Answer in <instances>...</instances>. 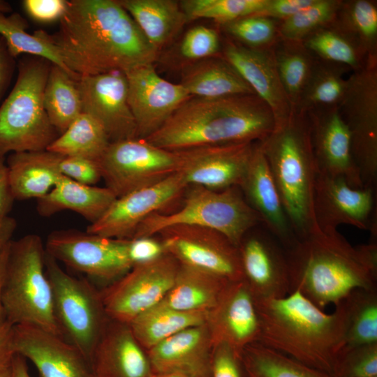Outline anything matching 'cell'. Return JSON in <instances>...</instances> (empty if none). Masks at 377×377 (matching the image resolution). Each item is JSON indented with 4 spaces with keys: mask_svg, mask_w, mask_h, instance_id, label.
I'll return each instance as SVG.
<instances>
[{
    "mask_svg": "<svg viewBox=\"0 0 377 377\" xmlns=\"http://www.w3.org/2000/svg\"><path fill=\"white\" fill-rule=\"evenodd\" d=\"M207 312L184 311L159 303L142 312L128 325L146 350L191 327L206 323Z\"/></svg>",
    "mask_w": 377,
    "mask_h": 377,
    "instance_id": "33",
    "label": "cell"
},
{
    "mask_svg": "<svg viewBox=\"0 0 377 377\" xmlns=\"http://www.w3.org/2000/svg\"><path fill=\"white\" fill-rule=\"evenodd\" d=\"M213 346L226 343L241 354L258 341L260 321L255 298L244 280L230 281L205 323Z\"/></svg>",
    "mask_w": 377,
    "mask_h": 377,
    "instance_id": "23",
    "label": "cell"
},
{
    "mask_svg": "<svg viewBox=\"0 0 377 377\" xmlns=\"http://www.w3.org/2000/svg\"><path fill=\"white\" fill-rule=\"evenodd\" d=\"M348 327L344 349L377 343V289H357L344 299Z\"/></svg>",
    "mask_w": 377,
    "mask_h": 377,
    "instance_id": "42",
    "label": "cell"
},
{
    "mask_svg": "<svg viewBox=\"0 0 377 377\" xmlns=\"http://www.w3.org/2000/svg\"><path fill=\"white\" fill-rule=\"evenodd\" d=\"M165 253L161 241L153 236L128 239V256L133 267L153 261Z\"/></svg>",
    "mask_w": 377,
    "mask_h": 377,
    "instance_id": "51",
    "label": "cell"
},
{
    "mask_svg": "<svg viewBox=\"0 0 377 377\" xmlns=\"http://www.w3.org/2000/svg\"><path fill=\"white\" fill-rule=\"evenodd\" d=\"M213 344L206 324L187 328L147 351L152 372L211 377Z\"/></svg>",
    "mask_w": 377,
    "mask_h": 377,
    "instance_id": "27",
    "label": "cell"
},
{
    "mask_svg": "<svg viewBox=\"0 0 377 377\" xmlns=\"http://www.w3.org/2000/svg\"><path fill=\"white\" fill-rule=\"evenodd\" d=\"M110 143L102 126L90 115L82 112L46 149L61 156H81L98 161Z\"/></svg>",
    "mask_w": 377,
    "mask_h": 377,
    "instance_id": "38",
    "label": "cell"
},
{
    "mask_svg": "<svg viewBox=\"0 0 377 377\" xmlns=\"http://www.w3.org/2000/svg\"><path fill=\"white\" fill-rule=\"evenodd\" d=\"M290 292L318 307L337 305L357 289H377V244L353 246L337 230L317 228L285 250Z\"/></svg>",
    "mask_w": 377,
    "mask_h": 377,
    "instance_id": "2",
    "label": "cell"
},
{
    "mask_svg": "<svg viewBox=\"0 0 377 377\" xmlns=\"http://www.w3.org/2000/svg\"><path fill=\"white\" fill-rule=\"evenodd\" d=\"M179 267L175 258L165 253L153 261L133 266L100 290L109 319L128 324L159 304L172 286Z\"/></svg>",
    "mask_w": 377,
    "mask_h": 377,
    "instance_id": "13",
    "label": "cell"
},
{
    "mask_svg": "<svg viewBox=\"0 0 377 377\" xmlns=\"http://www.w3.org/2000/svg\"><path fill=\"white\" fill-rule=\"evenodd\" d=\"M15 68V58L9 52L0 35V103L5 94Z\"/></svg>",
    "mask_w": 377,
    "mask_h": 377,
    "instance_id": "53",
    "label": "cell"
},
{
    "mask_svg": "<svg viewBox=\"0 0 377 377\" xmlns=\"http://www.w3.org/2000/svg\"><path fill=\"white\" fill-rule=\"evenodd\" d=\"M158 234L165 253L180 264L230 281L244 280L238 246L220 232L197 226L177 225Z\"/></svg>",
    "mask_w": 377,
    "mask_h": 377,
    "instance_id": "14",
    "label": "cell"
},
{
    "mask_svg": "<svg viewBox=\"0 0 377 377\" xmlns=\"http://www.w3.org/2000/svg\"><path fill=\"white\" fill-rule=\"evenodd\" d=\"M377 376V343L345 349L332 377Z\"/></svg>",
    "mask_w": 377,
    "mask_h": 377,
    "instance_id": "46",
    "label": "cell"
},
{
    "mask_svg": "<svg viewBox=\"0 0 377 377\" xmlns=\"http://www.w3.org/2000/svg\"><path fill=\"white\" fill-rule=\"evenodd\" d=\"M98 163L106 187L117 198L156 184L180 170L177 151L139 138L110 142Z\"/></svg>",
    "mask_w": 377,
    "mask_h": 377,
    "instance_id": "11",
    "label": "cell"
},
{
    "mask_svg": "<svg viewBox=\"0 0 377 377\" xmlns=\"http://www.w3.org/2000/svg\"><path fill=\"white\" fill-rule=\"evenodd\" d=\"M13 326L6 321L0 327V369L8 364L14 355L11 348Z\"/></svg>",
    "mask_w": 377,
    "mask_h": 377,
    "instance_id": "55",
    "label": "cell"
},
{
    "mask_svg": "<svg viewBox=\"0 0 377 377\" xmlns=\"http://www.w3.org/2000/svg\"><path fill=\"white\" fill-rule=\"evenodd\" d=\"M11 377H31L27 360L23 357L14 354L10 361Z\"/></svg>",
    "mask_w": 377,
    "mask_h": 377,
    "instance_id": "58",
    "label": "cell"
},
{
    "mask_svg": "<svg viewBox=\"0 0 377 377\" xmlns=\"http://www.w3.org/2000/svg\"><path fill=\"white\" fill-rule=\"evenodd\" d=\"M180 84L192 97L219 98L255 94L222 56L197 61L187 66Z\"/></svg>",
    "mask_w": 377,
    "mask_h": 377,
    "instance_id": "30",
    "label": "cell"
},
{
    "mask_svg": "<svg viewBox=\"0 0 377 377\" xmlns=\"http://www.w3.org/2000/svg\"><path fill=\"white\" fill-rule=\"evenodd\" d=\"M276 71L293 110L313 71L316 57L302 42L279 38L271 47Z\"/></svg>",
    "mask_w": 377,
    "mask_h": 377,
    "instance_id": "34",
    "label": "cell"
},
{
    "mask_svg": "<svg viewBox=\"0 0 377 377\" xmlns=\"http://www.w3.org/2000/svg\"><path fill=\"white\" fill-rule=\"evenodd\" d=\"M245 377H331L258 342L241 353Z\"/></svg>",
    "mask_w": 377,
    "mask_h": 377,
    "instance_id": "40",
    "label": "cell"
},
{
    "mask_svg": "<svg viewBox=\"0 0 377 377\" xmlns=\"http://www.w3.org/2000/svg\"><path fill=\"white\" fill-rule=\"evenodd\" d=\"M348 67L321 60L316 62L295 110L307 112L311 110L339 107L348 87Z\"/></svg>",
    "mask_w": 377,
    "mask_h": 377,
    "instance_id": "36",
    "label": "cell"
},
{
    "mask_svg": "<svg viewBox=\"0 0 377 377\" xmlns=\"http://www.w3.org/2000/svg\"><path fill=\"white\" fill-rule=\"evenodd\" d=\"M189 186L179 209L167 214H151L138 226L132 238L152 237L170 226L188 225L217 230L238 246L248 231L262 225L239 186L222 191Z\"/></svg>",
    "mask_w": 377,
    "mask_h": 377,
    "instance_id": "8",
    "label": "cell"
},
{
    "mask_svg": "<svg viewBox=\"0 0 377 377\" xmlns=\"http://www.w3.org/2000/svg\"><path fill=\"white\" fill-rule=\"evenodd\" d=\"M260 142L239 188L247 203L259 216L262 226L287 250L293 246L297 238L283 207Z\"/></svg>",
    "mask_w": 377,
    "mask_h": 377,
    "instance_id": "25",
    "label": "cell"
},
{
    "mask_svg": "<svg viewBox=\"0 0 377 377\" xmlns=\"http://www.w3.org/2000/svg\"><path fill=\"white\" fill-rule=\"evenodd\" d=\"M13 11L12 7L10 3L3 0H0V12L3 13H10Z\"/></svg>",
    "mask_w": 377,
    "mask_h": 377,
    "instance_id": "60",
    "label": "cell"
},
{
    "mask_svg": "<svg viewBox=\"0 0 377 377\" xmlns=\"http://www.w3.org/2000/svg\"><path fill=\"white\" fill-rule=\"evenodd\" d=\"M22 3L31 19L40 23H51L61 20L66 11L68 1L24 0Z\"/></svg>",
    "mask_w": 377,
    "mask_h": 377,
    "instance_id": "50",
    "label": "cell"
},
{
    "mask_svg": "<svg viewBox=\"0 0 377 377\" xmlns=\"http://www.w3.org/2000/svg\"><path fill=\"white\" fill-rule=\"evenodd\" d=\"M45 270L52 287L55 316L63 336L90 363L110 320L101 291L88 279L65 272L59 262L47 253Z\"/></svg>",
    "mask_w": 377,
    "mask_h": 377,
    "instance_id": "9",
    "label": "cell"
},
{
    "mask_svg": "<svg viewBox=\"0 0 377 377\" xmlns=\"http://www.w3.org/2000/svg\"><path fill=\"white\" fill-rule=\"evenodd\" d=\"M222 57L270 108L275 126L286 121L293 109L281 83L271 47L253 49L228 40Z\"/></svg>",
    "mask_w": 377,
    "mask_h": 377,
    "instance_id": "24",
    "label": "cell"
},
{
    "mask_svg": "<svg viewBox=\"0 0 377 377\" xmlns=\"http://www.w3.org/2000/svg\"><path fill=\"white\" fill-rule=\"evenodd\" d=\"M77 84L82 112L102 126L110 142L138 138L135 121L128 103L125 73L112 71L81 76Z\"/></svg>",
    "mask_w": 377,
    "mask_h": 377,
    "instance_id": "20",
    "label": "cell"
},
{
    "mask_svg": "<svg viewBox=\"0 0 377 377\" xmlns=\"http://www.w3.org/2000/svg\"><path fill=\"white\" fill-rule=\"evenodd\" d=\"M270 108L256 94L191 97L145 139L169 151L263 140L274 128Z\"/></svg>",
    "mask_w": 377,
    "mask_h": 377,
    "instance_id": "4",
    "label": "cell"
},
{
    "mask_svg": "<svg viewBox=\"0 0 377 377\" xmlns=\"http://www.w3.org/2000/svg\"><path fill=\"white\" fill-rule=\"evenodd\" d=\"M376 188H353L342 177L317 174L313 213L320 230H337L347 224L369 230L376 237Z\"/></svg>",
    "mask_w": 377,
    "mask_h": 377,
    "instance_id": "15",
    "label": "cell"
},
{
    "mask_svg": "<svg viewBox=\"0 0 377 377\" xmlns=\"http://www.w3.org/2000/svg\"><path fill=\"white\" fill-rule=\"evenodd\" d=\"M11 348L32 362L40 377H94L89 362L74 345L43 329L13 325Z\"/></svg>",
    "mask_w": 377,
    "mask_h": 377,
    "instance_id": "22",
    "label": "cell"
},
{
    "mask_svg": "<svg viewBox=\"0 0 377 377\" xmlns=\"http://www.w3.org/2000/svg\"><path fill=\"white\" fill-rule=\"evenodd\" d=\"M50 34L64 64L81 77L154 64L159 51L118 0H71Z\"/></svg>",
    "mask_w": 377,
    "mask_h": 377,
    "instance_id": "1",
    "label": "cell"
},
{
    "mask_svg": "<svg viewBox=\"0 0 377 377\" xmlns=\"http://www.w3.org/2000/svg\"><path fill=\"white\" fill-rule=\"evenodd\" d=\"M352 138L355 162L366 187L377 180V56L369 57L348 77V87L339 105Z\"/></svg>",
    "mask_w": 377,
    "mask_h": 377,
    "instance_id": "10",
    "label": "cell"
},
{
    "mask_svg": "<svg viewBox=\"0 0 377 377\" xmlns=\"http://www.w3.org/2000/svg\"><path fill=\"white\" fill-rule=\"evenodd\" d=\"M125 74L128 103L139 138H146L158 130L182 103L192 97L180 83L161 77L154 64L140 66Z\"/></svg>",
    "mask_w": 377,
    "mask_h": 377,
    "instance_id": "19",
    "label": "cell"
},
{
    "mask_svg": "<svg viewBox=\"0 0 377 377\" xmlns=\"http://www.w3.org/2000/svg\"><path fill=\"white\" fill-rule=\"evenodd\" d=\"M151 377H188L186 375L174 371L152 372Z\"/></svg>",
    "mask_w": 377,
    "mask_h": 377,
    "instance_id": "59",
    "label": "cell"
},
{
    "mask_svg": "<svg viewBox=\"0 0 377 377\" xmlns=\"http://www.w3.org/2000/svg\"><path fill=\"white\" fill-rule=\"evenodd\" d=\"M128 239L62 230L51 232L45 247L46 253L57 262L110 284L133 267L128 256Z\"/></svg>",
    "mask_w": 377,
    "mask_h": 377,
    "instance_id": "12",
    "label": "cell"
},
{
    "mask_svg": "<svg viewBox=\"0 0 377 377\" xmlns=\"http://www.w3.org/2000/svg\"><path fill=\"white\" fill-rule=\"evenodd\" d=\"M260 143L293 230L302 239L318 228L313 213L317 171L306 112L293 110Z\"/></svg>",
    "mask_w": 377,
    "mask_h": 377,
    "instance_id": "5",
    "label": "cell"
},
{
    "mask_svg": "<svg viewBox=\"0 0 377 377\" xmlns=\"http://www.w3.org/2000/svg\"><path fill=\"white\" fill-rule=\"evenodd\" d=\"M315 0H268L267 6L258 15L265 16L279 22L297 14L308 7Z\"/></svg>",
    "mask_w": 377,
    "mask_h": 377,
    "instance_id": "52",
    "label": "cell"
},
{
    "mask_svg": "<svg viewBox=\"0 0 377 377\" xmlns=\"http://www.w3.org/2000/svg\"><path fill=\"white\" fill-rule=\"evenodd\" d=\"M45 255V244L38 235L10 242L2 288L3 309L6 320L13 325H31L64 337L54 313Z\"/></svg>",
    "mask_w": 377,
    "mask_h": 377,
    "instance_id": "6",
    "label": "cell"
},
{
    "mask_svg": "<svg viewBox=\"0 0 377 377\" xmlns=\"http://www.w3.org/2000/svg\"><path fill=\"white\" fill-rule=\"evenodd\" d=\"M14 200L9 186L6 162L4 156H0V217L8 215Z\"/></svg>",
    "mask_w": 377,
    "mask_h": 377,
    "instance_id": "54",
    "label": "cell"
},
{
    "mask_svg": "<svg viewBox=\"0 0 377 377\" xmlns=\"http://www.w3.org/2000/svg\"><path fill=\"white\" fill-rule=\"evenodd\" d=\"M52 64L33 56L19 61L15 85L0 104V156L45 150L59 135L43 105Z\"/></svg>",
    "mask_w": 377,
    "mask_h": 377,
    "instance_id": "7",
    "label": "cell"
},
{
    "mask_svg": "<svg viewBox=\"0 0 377 377\" xmlns=\"http://www.w3.org/2000/svg\"><path fill=\"white\" fill-rule=\"evenodd\" d=\"M220 39L217 31L205 26H196L184 35L179 47L181 55L188 60L200 61L218 56Z\"/></svg>",
    "mask_w": 377,
    "mask_h": 377,
    "instance_id": "47",
    "label": "cell"
},
{
    "mask_svg": "<svg viewBox=\"0 0 377 377\" xmlns=\"http://www.w3.org/2000/svg\"><path fill=\"white\" fill-rule=\"evenodd\" d=\"M94 377H151L147 351L127 323L109 320L90 359Z\"/></svg>",
    "mask_w": 377,
    "mask_h": 377,
    "instance_id": "26",
    "label": "cell"
},
{
    "mask_svg": "<svg viewBox=\"0 0 377 377\" xmlns=\"http://www.w3.org/2000/svg\"><path fill=\"white\" fill-rule=\"evenodd\" d=\"M244 281L255 299H276L290 293L285 249L262 225L244 236L238 246Z\"/></svg>",
    "mask_w": 377,
    "mask_h": 377,
    "instance_id": "17",
    "label": "cell"
},
{
    "mask_svg": "<svg viewBox=\"0 0 377 377\" xmlns=\"http://www.w3.org/2000/svg\"><path fill=\"white\" fill-rule=\"evenodd\" d=\"M268 0H183L180 6L188 20L211 19L224 24L251 15H258Z\"/></svg>",
    "mask_w": 377,
    "mask_h": 377,
    "instance_id": "43",
    "label": "cell"
},
{
    "mask_svg": "<svg viewBox=\"0 0 377 377\" xmlns=\"http://www.w3.org/2000/svg\"><path fill=\"white\" fill-rule=\"evenodd\" d=\"M28 27L27 20L19 13L7 15L0 12V35L15 58L24 54L45 59L63 68L77 81L80 77L66 66L52 43L51 35L43 30H37L31 34L27 31Z\"/></svg>",
    "mask_w": 377,
    "mask_h": 377,
    "instance_id": "35",
    "label": "cell"
},
{
    "mask_svg": "<svg viewBox=\"0 0 377 377\" xmlns=\"http://www.w3.org/2000/svg\"><path fill=\"white\" fill-rule=\"evenodd\" d=\"M116 198L107 187L80 184L61 175L45 195L37 199L36 209L45 217L62 210H71L92 223L105 213Z\"/></svg>",
    "mask_w": 377,
    "mask_h": 377,
    "instance_id": "29",
    "label": "cell"
},
{
    "mask_svg": "<svg viewBox=\"0 0 377 377\" xmlns=\"http://www.w3.org/2000/svg\"><path fill=\"white\" fill-rule=\"evenodd\" d=\"M258 343L333 376L348 327L344 300L327 313L298 290L276 299H255Z\"/></svg>",
    "mask_w": 377,
    "mask_h": 377,
    "instance_id": "3",
    "label": "cell"
},
{
    "mask_svg": "<svg viewBox=\"0 0 377 377\" xmlns=\"http://www.w3.org/2000/svg\"><path fill=\"white\" fill-rule=\"evenodd\" d=\"M230 281L179 263L173 285L160 302L184 311L208 312L217 304Z\"/></svg>",
    "mask_w": 377,
    "mask_h": 377,
    "instance_id": "31",
    "label": "cell"
},
{
    "mask_svg": "<svg viewBox=\"0 0 377 377\" xmlns=\"http://www.w3.org/2000/svg\"><path fill=\"white\" fill-rule=\"evenodd\" d=\"M16 226V221L13 217L8 215L0 217V251L12 241Z\"/></svg>",
    "mask_w": 377,
    "mask_h": 377,
    "instance_id": "56",
    "label": "cell"
},
{
    "mask_svg": "<svg viewBox=\"0 0 377 377\" xmlns=\"http://www.w3.org/2000/svg\"><path fill=\"white\" fill-rule=\"evenodd\" d=\"M279 22L263 15H251L221 25L232 40L253 49H269L280 38Z\"/></svg>",
    "mask_w": 377,
    "mask_h": 377,
    "instance_id": "45",
    "label": "cell"
},
{
    "mask_svg": "<svg viewBox=\"0 0 377 377\" xmlns=\"http://www.w3.org/2000/svg\"><path fill=\"white\" fill-rule=\"evenodd\" d=\"M62 156L47 149L10 154L6 165L14 200H37L45 195L62 175Z\"/></svg>",
    "mask_w": 377,
    "mask_h": 377,
    "instance_id": "28",
    "label": "cell"
},
{
    "mask_svg": "<svg viewBox=\"0 0 377 377\" xmlns=\"http://www.w3.org/2000/svg\"><path fill=\"white\" fill-rule=\"evenodd\" d=\"M302 42L316 57L345 66L352 72L362 68L369 58L358 44L334 22Z\"/></svg>",
    "mask_w": 377,
    "mask_h": 377,
    "instance_id": "39",
    "label": "cell"
},
{
    "mask_svg": "<svg viewBox=\"0 0 377 377\" xmlns=\"http://www.w3.org/2000/svg\"><path fill=\"white\" fill-rule=\"evenodd\" d=\"M10 244V242L1 251H0V327L6 321L2 305L1 294Z\"/></svg>",
    "mask_w": 377,
    "mask_h": 377,
    "instance_id": "57",
    "label": "cell"
},
{
    "mask_svg": "<svg viewBox=\"0 0 377 377\" xmlns=\"http://www.w3.org/2000/svg\"><path fill=\"white\" fill-rule=\"evenodd\" d=\"M334 23L368 57L377 56V6L369 0L343 1Z\"/></svg>",
    "mask_w": 377,
    "mask_h": 377,
    "instance_id": "41",
    "label": "cell"
},
{
    "mask_svg": "<svg viewBox=\"0 0 377 377\" xmlns=\"http://www.w3.org/2000/svg\"><path fill=\"white\" fill-rule=\"evenodd\" d=\"M147 40L160 50L188 22L179 1L118 0Z\"/></svg>",
    "mask_w": 377,
    "mask_h": 377,
    "instance_id": "32",
    "label": "cell"
},
{
    "mask_svg": "<svg viewBox=\"0 0 377 377\" xmlns=\"http://www.w3.org/2000/svg\"><path fill=\"white\" fill-rule=\"evenodd\" d=\"M331 377H332V376H331ZM375 377H377V376H375Z\"/></svg>",
    "mask_w": 377,
    "mask_h": 377,
    "instance_id": "62",
    "label": "cell"
},
{
    "mask_svg": "<svg viewBox=\"0 0 377 377\" xmlns=\"http://www.w3.org/2000/svg\"><path fill=\"white\" fill-rule=\"evenodd\" d=\"M258 142L207 145L177 151L189 186L222 191L240 186Z\"/></svg>",
    "mask_w": 377,
    "mask_h": 377,
    "instance_id": "18",
    "label": "cell"
},
{
    "mask_svg": "<svg viewBox=\"0 0 377 377\" xmlns=\"http://www.w3.org/2000/svg\"><path fill=\"white\" fill-rule=\"evenodd\" d=\"M188 187L179 172L147 187L117 198L86 232L114 239H131L149 215L177 199Z\"/></svg>",
    "mask_w": 377,
    "mask_h": 377,
    "instance_id": "16",
    "label": "cell"
},
{
    "mask_svg": "<svg viewBox=\"0 0 377 377\" xmlns=\"http://www.w3.org/2000/svg\"><path fill=\"white\" fill-rule=\"evenodd\" d=\"M43 105L59 135L82 112L77 81L59 66L52 64L43 92Z\"/></svg>",
    "mask_w": 377,
    "mask_h": 377,
    "instance_id": "37",
    "label": "cell"
},
{
    "mask_svg": "<svg viewBox=\"0 0 377 377\" xmlns=\"http://www.w3.org/2000/svg\"><path fill=\"white\" fill-rule=\"evenodd\" d=\"M0 377H11L10 362L0 369Z\"/></svg>",
    "mask_w": 377,
    "mask_h": 377,
    "instance_id": "61",
    "label": "cell"
},
{
    "mask_svg": "<svg viewBox=\"0 0 377 377\" xmlns=\"http://www.w3.org/2000/svg\"><path fill=\"white\" fill-rule=\"evenodd\" d=\"M306 114L317 174L340 177L353 188L363 187L353 155L351 134L339 107Z\"/></svg>",
    "mask_w": 377,
    "mask_h": 377,
    "instance_id": "21",
    "label": "cell"
},
{
    "mask_svg": "<svg viewBox=\"0 0 377 377\" xmlns=\"http://www.w3.org/2000/svg\"><path fill=\"white\" fill-rule=\"evenodd\" d=\"M59 168L62 175L80 184L94 186L102 179L101 167L96 160L63 156Z\"/></svg>",
    "mask_w": 377,
    "mask_h": 377,
    "instance_id": "48",
    "label": "cell"
},
{
    "mask_svg": "<svg viewBox=\"0 0 377 377\" xmlns=\"http://www.w3.org/2000/svg\"><path fill=\"white\" fill-rule=\"evenodd\" d=\"M211 377H245L241 354L226 343L214 345Z\"/></svg>",
    "mask_w": 377,
    "mask_h": 377,
    "instance_id": "49",
    "label": "cell"
},
{
    "mask_svg": "<svg viewBox=\"0 0 377 377\" xmlns=\"http://www.w3.org/2000/svg\"><path fill=\"white\" fill-rule=\"evenodd\" d=\"M341 0H315L297 14L279 24L281 38L303 41L318 29L332 24L342 4Z\"/></svg>",
    "mask_w": 377,
    "mask_h": 377,
    "instance_id": "44",
    "label": "cell"
}]
</instances>
